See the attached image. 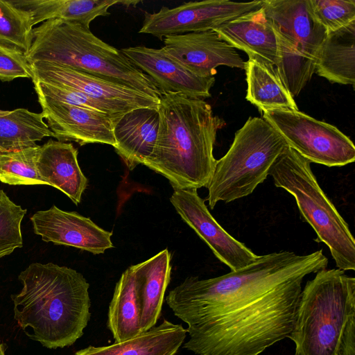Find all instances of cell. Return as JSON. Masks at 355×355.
Here are the masks:
<instances>
[{"label": "cell", "mask_w": 355, "mask_h": 355, "mask_svg": "<svg viewBox=\"0 0 355 355\" xmlns=\"http://www.w3.org/2000/svg\"><path fill=\"white\" fill-rule=\"evenodd\" d=\"M170 201L182 219L231 271L253 263L259 255L225 231L211 216L197 189H174Z\"/></svg>", "instance_id": "obj_11"}, {"label": "cell", "mask_w": 355, "mask_h": 355, "mask_svg": "<svg viewBox=\"0 0 355 355\" xmlns=\"http://www.w3.org/2000/svg\"><path fill=\"white\" fill-rule=\"evenodd\" d=\"M307 3L312 16L327 32L355 21L354 0H307Z\"/></svg>", "instance_id": "obj_31"}, {"label": "cell", "mask_w": 355, "mask_h": 355, "mask_svg": "<svg viewBox=\"0 0 355 355\" xmlns=\"http://www.w3.org/2000/svg\"><path fill=\"white\" fill-rule=\"evenodd\" d=\"M327 264L322 250L280 251L219 277L187 278L166 297L188 326L183 347L198 355H259L289 337L304 278Z\"/></svg>", "instance_id": "obj_1"}, {"label": "cell", "mask_w": 355, "mask_h": 355, "mask_svg": "<svg viewBox=\"0 0 355 355\" xmlns=\"http://www.w3.org/2000/svg\"><path fill=\"white\" fill-rule=\"evenodd\" d=\"M263 0L234 2L227 0L190 1L157 12H145L139 33L152 35L162 40L165 37L203 32L261 9Z\"/></svg>", "instance_id": "obj_9"}, {"label": "cell", "mask_w": 355, "mask_h": 355, "mask_svg": "<svg viewBox=\"0 0 355 355\" xmlns=\"http://www.w3.org/2000/svg\"><path fill=\"white\" fill-rule=\"evenodd\" d=\"M212 31L234 49L245 51L250 59L276 67L279 43L276 33L266 18L262 8L239 17Z\"/></svg>", "instance_id": "obj_17"}, {"label": "cell", "mask_w": 355, "mask_h": 355, "mask_svg": "<svg viewBox=\"0 0 355 355\" xmlns=\"http://www.w3.org/2000/svg\"><path fill=\"white\" fill-rule=\"evenodd\" d=\"M33 26L30 15L16 7L10 0H0V44L28 51L33 40Z\"/></svg>", "instance_id": "obj_28"}, {"label": "cell", "mask_w": 355, "mask_h": 355, "mask_svg": "<svg viewBox=\"0 0 355 355\" xmlns=\"http://www.w3.org/2000/svg\"><path fill=\"white\" fill-rule=\"evenodd\" d=\"M141 300V332L155 326L171 279V254L164 249L148 260L132 266Z\"/></svg>", "instance_id": "obj_22"}, {"label": "cell", "mask_w": 355, "mask_h": 355, "mask_svg": "<svg viewBox=\"0 0 355 355\" xmlns=\"http://www.w3.org/2000/svg\"><path fill=\"white\" fill-rule=\"evenodd\" d=\"M18 78H33L25 53L0 44V80L10 82Z\"/></svg>", "instance_id": "obj_32"}, {"label": "cell", "mask_w": 355, "mask_h": 355, "mask_svg": "<svg viewBox=\"0 0 355 355\" xmlns=\"http://www.w3.org/2000/svg\"><path fill=\"white\" fill-rule=\"evenodd\" d=\"M187 334L182 324L164 319L134 338L107 346H89L74 355H175Z\"/></svg>", "instance_id": "obj_20"}, {"label": "cell", "mask_w": 355, "mask_h": 355, "mask_svg": "<svg viewBox=\"0 0 355 355\" xmlns=\"http://www.w3.org/2000/svg\"><path fill=\"white\" fill-rule=\"evenodd\" d=\"M245 71L246 99L260 112L275 109L298 110L294 98L283 83L275 67L248 58Z\"/></svg>", "instance_id": "obj_25"}, {"label": "cell", "mask_w": 355, "mask_h": 355, "mask_svg": "<svg viewBox=\"0 0 355 355\" xmlns=\"http://www.w3.org/2000/svg\"><path fill=\"white\" fill-rule=\"evenodd\" d=\"M26 57L30 64L38 61L60 64L125 85L158 101L162 96L153 80L121 50L78 23L53 19L33 28Z\"/></svg>", "instance_id": "obj_4"}, {"label": "cell", "mask_w": 355, "mask_h": 355, "mask_svg": "<svg viewBox=\"0 0 355 355\" xmlns=\"http://www.w3.org/2000/svg\"><path fill=\"white\" fill-rule=\"evenodd\" d=\"M153 151L143 163L168 180L174 189L207 187L216 159L213 150L223 121L202 99L163 94Z\"/></svg>", "instance_id": "obj_3"}, {"label": "cell", "mask_w": 355, "mask_h": 355, "mask_svg": "<svg viewBox=\"0 0 355 355\" xmlns=\"http://www.w3.org/2000/svg\"><path fill=\"white\" fill-rule=\"evenodd\" d=\"M33 232L45 242L79 248L94 254L114 248L112 232L75 211H65L55 205L38 211L30 218Z\"/></svg>", "instance_id": "obj_13"}, {"label": "cell", "mask_w": 355, "mask_h": 355, "mask_svg": "<svg viewBox=\"0 0 355 355\" xmlns=\"http://www.w3.org/2000/svg\"><path fill=\"white\" fill-rule=\"evenodd\" d=\"M107 327L114 343L134 338L141 332V300L132 266L121 275L110 303Z\"/></svg>", "instance_id": "obj_24"}, {"label": "cell", "mask_w": 355, "mask_h": 355, "mask_svg": "<svg viewBox=\"0 0 355 355\" xmlns=\"http://www.w3.org/2000/svg\"><path fill=\"white\" fill-rule=\"evenodd\" d=\"M37 99L54 101L71 105L107 113L118 116L123 113L112 107L88 96L84 93L69 87L49 84L32 79Z\"/></svg>", "instance_id": "obj_30"}, {"label": "cell", "mask_w": 355, "mask_h": 355, "mask_svg": "<svg viewBox=\"0 0 355 355\" xmlns=\"http://www.w3.org/2000/svg\"><path fill=\"white\" fill-rule=\"evenodd\" d=\"M288 146L263 118H249L234 135L226 154L216 160L207 186L211 209L251 194L268 177L274 162Z\"/></svg>", "instance_id": "obj_7"}, {"label": "cell", "mask_w": 355, "mask_h": 355, "mask_svg": "<svg viewBox=\"0 0 355 355\" xmlns=\"http://www.w3.org/2000/svg\"><path fill=\"white\" fill-rule=\"evenodd\" d=\"M30 64L32 79L81 92L119 112L141 107L158 109L159 101L125 85L55 62L38 61Z\"/></svg>", "instance_id": "obj_10"}, {"label": "cell", "mask_w": 355, "mask_h": 355, "mask_svg": "<svg viewBox=\"0 0 355 355\" xmlns=\"http://www.w3.org/2000/svg\"><path fill=\"white\" fill-rule=\"evenodd\" d=\"M315 72L332 83H355V21L327 32L315 60Z\"/></svg>", "instance_id": "obj_23"}, {"label": "cell", "mask_w": 355, "mask_h": 355, "mask_svg": "<svg viewBox=\"0 0 355 355\" xmlns=\"http://www.w3.org/2000/svg\"><path fill=\"white\" fill-rule=\"evenodd\" d=\"M22 288L11 295L14 318L27 336L48 349L72 345L91 317L89 285L74 269L33 263L18 277Z\"/></svg>", "instance_id": "obj_2"}, {"label": "cell", "mask_w": 355, "mask_h": 355, "mask_svg": "<svg viewBox=\"0 0 355 355\" xmlns=\"http://www.w3.org/2000/svg\"><path fill=\"white\" fill-rule=\"evenodd\" d=\"M355 329V279L323 269L302 290L292 331L295 355H339Z\"/></svg>", "instance_id": "obj_5"}, {"label": "cell", "mask_w": 355, "mask_h": 355, "mask_svg": "<svg viewBox=\"0 0 355 355\" xmlns=\"http://www.w3.org/2000/svg\"><path fill=\"white\" fill-rule=\"evenodd\" d=\"M121 52L138 69L148 76L162 94H180L191 98L211 96L214 76H199L168 54L163 48L144 46L123 48Z\"/></svg>", "instance_id": "obj_12"}, {"label": "cell", "mask_w": 355, "mask_h": 355, "mask_svg": "<svg viewBox=\"0 0 355 355\" xmlns=\"http://www.w3.org/2000/svg\"><path fill=\"white\" fill-rule=\"evenodd\" d=\"M268 175L277 187L295 198L302 218L316 234L315 241L329 248L336 267L344 271L354 270V238L319 185L310 162L288 146L274 162Z\"/></svg>", "instance_id": "obj_6"}, {"label": "cell", "mask_w": 355, "mask_h": 355, "mask_svg": "<svg viewBox=\"0 0 355 355\" xmlns=\"http://www.w3.org/2000/svg\"><path fill=\"white\" fill-rule=\"evenodd\" d=\"M26 211L0 189V258L22 248L21 225Z\"/></svg>", "instance_id": "obj_29"}, {"label": "cell", "mask_w": 355, "mask_h": 355, "mask_svg": "<svg viewBox=\"0 0 355 355\" xmlns=\"http://www.w3.org/2000/svg\"><path fill=\"white\" fill-rule=\"evenodd\" d=\"M0 355H6L5 348L3 344H0Z\"/></svg>", "instance_id": "obj_33"}, {"label": "cell", "mask_w": 355, "mask_h": 355, "mask_svg": "<svg viewBox=\"0 0 355 355\" xmlns=\"http://www.w3.org/2000/svg\"><path fill=\"white\" fill-rule=\"evenodd\" d=\"M162 40L168 54L199 76H214L220 65L245 69V62L236 49L212 30L170 35Z\"/></svg>", "instance_id": "obj_15"}, {"label": "cell", "mask_w": 355, "mask_h": 355, "mask_svg": "<svg viewBox=\"0 0 355 355\" xmlns=\"http://www.w3.org/2000/svg\"><path fill=\"white\" fill-rule=\"evenodd\" d=\"M40 148L37 144L0 152V181L10 185H47L37 168Z\"/></svg>", "instance_id": "obj_27"}, {"label": "cell", "mask_w": 355, "mask_h": 355, "mask_svg": "<svg viewBox=\"0 0 355 355\" xmlns=\"http://www.w3.org/2000/svg\"><path fill=\"white\" fill-rule=\"evenodd\" d=\"M38 102L44 119L58 141H75L80 146L88 144L116 146L114 122L119 116L54 101L38 99Z\"/></svg>", "instance_id": "obj_14"}, {"label": "cell", "mask_w": 355, "mask_h": 355, "mask_svg": "<svg viewBox=\"0 0 355 355\" xmlns=\"http://www.w3.org/2000/svg\"><path fill=\"white\" fill-rule=\"evenodd\" d=\"M263 118L283 137L290 148L310 163L332 167L355 161L353 141L334 125L299 110H268L263 112Z\"/></svg>", "instance_id": "obj_8"}, {"label": "cell", "mask_w": 355, "mask_h": 355, "mask_svg": "<svg viewBox=\"0 0 355 355\" xmlns=\"http://www.w3.org/2000/svg\"><path fill=\"white\" fill-rule=\"evenodd\" d=\"M30 15L33 26L53 19L80 24L89 28L98 17L110 15L109 8L118 3L137 4L138 1L120 0H10Z\"/></svg>", "instance_id": "obj_21"}, {"label": "cell", "mask_w": 355, "mask_h": 355, "mask_svg": "<svg viewBox=\"0 0 355 355\" xmlns=\"http://www.w3.org/2000/svg\"><path fill=\"white\" fill-rule=\"evenodd\" d=\"M262 10L279 37L316 60L327 31L312 16L307 0H263Z\"/></svg>", "instance_id": "obj_16"}, {"label": "cell", "mask_w": 355, "mask_h": 355, "mask_svg": "<svg viewBox=\"0 0 355 355\" xmlns=\"http://www.w3.org/2000/svg\"><path fill=\"white\" fill-rule=\"evenodd\" d=\"M44 137H54L42 112L27 109L0 110V152L37 145Z\"/></svg>", "instance_id": "obj_26"}, {"label": "cell", "mask_w": 355, "mask_h": 355, "mask_svg": "<svg viewBox=\"0 0 355 355\" xmlns=\"http://www.w3.org/2000/svg\"><path fill=\"white\" fill-rule=\"evenodd\" d=\"M78 150L72 144L49 139L41 146L37 168L42 179L63 192L76 205L81 201L87 179L78 162Z\"/></svg>", "instance_id": "obj_19"}, {"label": "cell", "mask_w": 355, "mask_h": 355, "mask_svg": "<svg viewBox=\"0 0 355 355\" xmlns=\"http://www.w3.org/2000/svg\"><path fill=\"white\" fill-rule=\"evenodd\" d=\"M158 109L141 107L116 117L114 122L116 153L130 170L152 154L159 130Z\"/></svg>", "instance_id": "obj_18"}]
</instances>
